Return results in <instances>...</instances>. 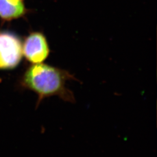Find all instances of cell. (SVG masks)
<instances>
[{"label": "cell", "instance_id": "cell-1", "mask_svg": "<svg viewBox=\"0 0 157 157\" xmlns=\"http://www.w3.org/2000/svg\"><path fill=\"white\" fill-rule=\"evenodd\" d=\"M69 76L55 67L43 63H36L30 67L23 78L24 86L38 95V104L43 99L58 96L62 100L75 102L73 93L66 87Z\"/></svg>", "mask_w": 157, "mask_h": 157}, {"label": "cell", "instance_id": "cell-2", "mask_svg": "<svg viewBox=\"0 0 157 157\" xmlns=\"http://www.w3.org/2000/svg\"><path fill=\"white\" fill-rule=\"evenodd\" d=\"M22 56L20 40L10 33H0V69L16 67Z\"/></svg>", "mask_w": 157, "mask_h": 157}, {"label": "cell", "instance_id": "cell-3", "mask_svg": "<svg viewBox=\"0 0 157 157\" xmlns=\"http://www.w3.org/2000/svg\"><path fill=\"white\" fill-rule=\"evenodd\" d=\"M23 51L29 61L39 63L46 59L49 54V48L45 37L41 34L36 33L28 37Z\"/></svg>", "mask_w": 157, "mask_h": 157}, {"label": "cell", "instance_id": "cell-4", "mask_svg": "<svg viewBox=\"0 0 157 157\" xmlns=\"http://www.w3.org/2000/svg\"><path fill=\"white\" fill-rule=\"evenodd\" d=\"M24 6L21 0H0V17L11 19L22 15Z\"/></svg>", "mask_w": 157, "mask_h": 157}]
</instances>
